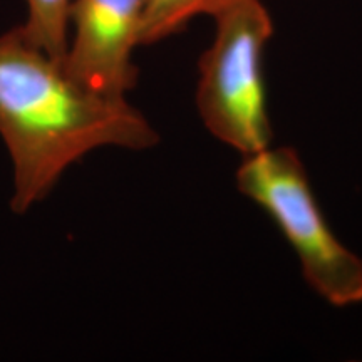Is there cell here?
Returning <instances> with one entry per match:
<instances>
[{
    "label": "cell",
    "instance_id": "obj_1",
    "mask_svg": "<svg viewBox=\"0 0 362 362\" xmlns=\"http://www.w3.org/2000/svg\"><path fill=\"white\" fill-rule=\"evenodd\" d=\"M0 136L12 161V202L25 214L94 149L153 148L160 136L128 99L86 89L22 34L0 35Z\"/></svg>",
    "mask_w": 362,
    "mask_h": 362
},
{
    "label": "cell",
    "instance_id": "obj_2",
    "mask_svg": "<svg viewBox=\"0 0 362 362\" xmlns=\"http://www.w3.org/2000/svg\"><path fill=\"white\" fill-rule=\"evenodd\" d=\"M237 188L279 226L317 296L334 307L362 304V259L330 230L296 149L243 156Z\"/></svg>",
    "mask_w": 362,
    "mask_h": 362
},
{
    "label": "cell",
    "instance_id": "obj_6",
    "mask_svg": "<svg viewBox=\"0 0 362 362\" xmlns=\"http://www.w3.org/2000/svg\"><path fill=\"white\" fill-rule=\"evenodd\" d=\"M25 21L19 25L30 44L64 62L69 42L72 0H24Z\"/></svg>",
    "mask_w": 362,
    "mask_h": 362
},
{
    "label": "cell",
    "instance_id": "obj_5",
    "mask_svg": "<svg viewBox=\"0 0 362 362\" xmlns=\"http://www.w3.org/2000/svg\"><path fill=\"white\" fill-rule=\"evenodd\" d=\"M245 0H148L141 25V45H153L181 33L200 16L216 17Z\"/></svg>",
    "mask_w": 362,
    "mask_h": 362
},
{
    "label": "cell",
    "instance_id": "obj_4",
    "mask_svg": "<svg viewBox=\"0 0 362 362\" xmlns=\"http://www.w3.org/2000/svg\"><path fill=\"white\" fill-rule=\"evenodd\" d=\"M148 0H72L69 42L62 66L76 83L126 99L138 81L133 56L141 47Z\"/></svg>",
    "mask_w": 362,
    "mask_h": 362
},
{
    "label": "cell",
    "instance_id": "obj_3",
    "mask_svg": "<svg viewBox=\"0 0 362 362\" xmlns=\"http://www.w3.org/2000/svg\"><path fill=\"white\" fill-rule=\"evenodd\" d=\"M214 19V40L198 62V115L218 141L242 156L255 155L274 139L265 84L274 21L262 0H245Z\"/></svg>",
    "mask_w": 362,
    "mask_h": 362
}]
</instances>
